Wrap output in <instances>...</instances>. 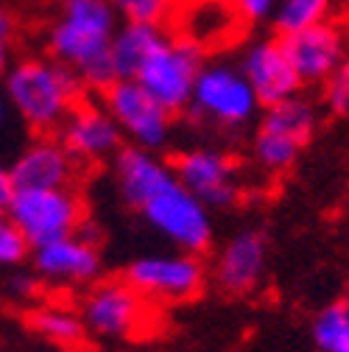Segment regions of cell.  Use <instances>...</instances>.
Wrapping results in <instances>:
<instances>
[{
  "mask_svg": "<svg viewBox=\"0 0 349 352\" xmlns=\"http://www.w3.org/2000/svg\"><path fill=\"white\" fill-rule=\"evenodd\" d=\"M115 185L123 201L135 207L173 249L204 254L212 246L210 207L177 179L173 168L157 151L120 148L115 157Z\"/></svg>",
  "mask_w": 349,
  "mask_h": 352,
  "instance_id": "1",
  "label": "cell"
},
{
  "mask_svg": "<svg viewBox=\"0 0 349 352\" xmlns=\"http://www.w3.org/2000/svg\"><path fill=\"white\" fill-rule=\"evenodd\" d=\"M120 17L109 0H56L45 31L48 56L78 76L84 90L104 93L117 78L112 65V39Z\"/></svg>",
  "mask_w": 349,
  "mask_h": 352,
  "instance_id": "2",
  "label": "cell"
},
{
  "mask_svg": "<svg viewBox=\"0 0 349 352\" xmlns=\"http://www.w3.org/2000/svg\"><path fill=\"white\" fill-rule=\"evenodd\" d=\"M9 109L36 135H54L73 107L84 98V84L76 73L51 56H17L0 78Z\"/></svg>",
  "mask_w": 349,
  "mask_h": 352,
  "instance_id": "3",
  "label": "cell"
},
{
  "mask_svg": "<svg viewBox=\"0 0 349 352\" xmlns=\"http://www.w3.org/2000/svg\"><path fill=\"white\" fill-rule=\"evenodd\" d=\"M6 218L23 232L31 249L84 230V201L73 188L12 190Z\"/></svg>",
  "mask_w": 349,
  "mask_h": 352,
  "instance_id": "4",
  "label": "cell"
},
{
  "mask_svg": "<svg viewBox=\"0 0 349 352\" xmlns=\"http://www.w3.org/2000/svg\"><path fill=\"white\" fill-rule=\"evenodd\" d=\"M260 109V101L251 84L240 73V67L229 62H204L188 112L218 129H240L246 126Z\"/></svg>",
  "mask_w": 349,
  "mask_h": 352,
  "instance_id": "5",
  "label": "cell"
},
{
  "mask_svg": "<svg viewBox=\"0 0 349 352\" xmlns=\"http://www.w3.org/2000/svg\"><path fill=\"white\" fill-rule=\"evenodd\" d=\"M123 280L146 302H190L207 288V266L201 254L157 252L128 263Z\"/></svg>",
  "mask_w": 349,
  "mask_h": 352,
  "instance_id": "6",
  "label": "cell"
},
{
  "mask_svg": "<svg viewBox=\"0 0 349 352\" xmlns=\"http://www.w3.org/2000/svg\"><path fill=\"white\" fill-rule=\"evenodd\" d=\"M104 109L117 123L123 140L135 148L159 151L173 131V112H168L135 78H115L101 93Z\"/></svg>",
  "mask_w": 349,
  "mask_h": 352,
  "instance_id": "7",
  "label": "cell"
},
{
  "mask_svg": "<svg viewBox=\"0 0 349 352\" xmlns=\"http://www.w3.org/2000/svg\"><path fill=\"white\" fill-rule=\"evenodd\" d=\"M87 333L95 338H135L151 324L148 302L126 280H98L87 288L78 305Z\"/></svg>",
  "mask_w": 349,
  "mask_h": 352,
  "instance_id": "8",
  "label": "cell"
},
{
  "mask_svg": "<svg viewBox=\"0 0 349 352\" xmlns=\"http://www.w3.org/2000/svg\"><path fill=\"white\" fill-rule=\"evenodd\" d=\"M201 67H204V51H199L188 39L170 31V36L140 65L135 81H140L168 112L179 115L188 112Z\"/></svg>",
  "mask_w": 349,
  "mask_h": 352,
  "instance_id": "9",
  "label": "cell"
},
{
  "mask_svg": "<svg viewBox=\"0 0 349 352\" xmlns=\"http://www.w3.org/2000/svg\"><path fill=\"white\" fill-rule=\"evenodd\" d=\"M177 179L210 210L229 207L240 196L238 165L227 151L218 148H188L170 162Z\"/></svg>",
  "mask_w": 349,
  "mask_h": 352,
  "instance_id": "10",
  "label": "cell"
},
{
  "mask_svg": "<svg viewBox=\"0 0 349 352\" xmlns=\"http://www.w3.org/2000/svg\"><path fill=\"white\" fill-rule=\"evenodd\" d=\"M34 257V274L36 280L48 283V285H59V288H78V285H93L101 277V254L98 246L90 235H84L81 230L42 243L36 249H31Z\"/></svg>",
  "mask_w": 349,
  "mask_h": 352,
  "instance_id": "11",
  "label": "cell"
},
{
  "mask_svg": "<svg viewBox=\"0 0 349 352\" xmlns=\"http://www.w3.org/2000/svg\"><path fill=\"white\" fill-rule=\"evenodd\" d=\"M56 140L76 162L115 160L123 148V135L101 101L81 98L56 131Z\"/></svg>",
  "mask_w": 349,
  "mask_h": 352,
  "instance_id": "12",
  "label": "cell"
},
{
  "mask_svg": "<svg viewBox=\"0 0 349 352\" xmlns=\"http://www.w3.org/2000/svg\"><path fill=\"white\" fill-rule=\"evenodd\" d=\"M168 28L207 54L235 42L246 23L232 0H182L173 6Z\"/></svg>",
  "mask_w": 349,
  "mask_h": 352,
  "instance_id": "13",
  "label": "cell"
},
{
  "mask_svg": "<svg viewBox=\"0 0 349 352\" xmlns=\"http://www.w3.org/2000/svg\"><path fill=\"white\" fill-rule=\"evenodd\" d=\"M280 42L302 84H324L346 59L344 34L333 23H319L296 34H282Z\"/></svg>",
  "mask_w": 349,
  "mask_h": 352,
  "instance_id": "14",
  "label": "cell"
},
{
  "mask_svg": "<svg viewBox=\"0 0 349 352\" xmlns=\"http://www.w3.org/2000/svg\"><path fill=\"white\" fill-rule=\"evenodd\" d=\"M240 73L251 84V90L260 101V107H274L285 98L299 96L302 78L296 76L293 65L288 62L282 42L277 39H257L243 51Z\"/></svg>",
  "mask_w": 349,
  "mask_h": 352,
  "instance_id": "15",
  "label": "cell"
},
{
  "mask_svg": "<svg viewBox=\"0 0 349 352\" xmlns=\"http://www.w3.org/2000/svg\"><path fill=\"white\" fill-rule=\"evenodd\" d=\"M76 165L78 162L65 151V146L56 138H36L9 165L12 190L70 188L76 179Z\"/></svg>",
  "mask_w": 349,
  "mask_h": 352,
  "instance_id": "16",
  "label": "cell"
},
{
  "mask_svg": "<svg viewBox=\"0 0 349 352\" xmlns=\"http://www.w3.org/2000/svg\"><path fill=\"white\" fill-rule=\"evenodd\" d=\"M266 260H269V243L263 232L257 230L235 232L215 257L212 266L215 285L232 296H243L254 291L260 280H263Z\"/></svg>",
  "mask_w": 349,
  "mask_h": 352,
  "instance_id": "17",
  "label": "cell"
},
{
  "mask_svg": "<svg viewBox=\"0 0 349 352\" xmlns=\"http://www.w3.org/2000/svg\"><path fill=\"white\" fill-rule=\"evenodd\" d=\"M170 36L168 25L151 23H120L112 39V65L117 78H135L140 65Z\"/></svg>",
  "mask_w": 349,
  "mask_h": 352,
  "instance_id": "18",
  "label": "cell"
},
{
  "mask_svg": "<svg viewBox=\"0 0 349 352\" xmlns=\"http://www.w3.org/2000/svg\"><path fill=\"white\" fill-rule=\"evenodd\" d=\"M316 123H319L316 109L302 96H293V98H285V101H280L274 107H266L263 118H260V129L274 131V135H282V138L299 143L302 148L311 143L313 131H316Z\"/></svg>",
  "mask_w": 349,
  "mask_h": 352,
  "instance_id": "19",
  "label": "cell"
},
{
  "mask_svg": "<svg viewBox=\"0 0 349 352\" xmlns=\"http://www.w3.org/2000/svg\"><path fill=\"white\" fill-rule=\"evenodd\" d=\"M31 327L48 338L51 344L56 346H65V349H78L84 346L87 341V327L81 322V314L73 311V307H65V305H45V307H36L31 314Z\"/></svg>",
  "mask_w": 349,
  "mask_h": 352,
  "instance_id": "20",
  "label": "cell"
},
{
  "mask_svg": "<svg viewBox=\"0 0 349 352\" xmlns=\"http://www.w3.org/2000/svg\"><path fill=\"white\" fill-rule=\"evenodd\" d=\"M333 0H277L274 9V25L282 34H296L304 28H313L319 23H327Z\"/></svg>",
  "mask_w": 349,
  "mask_h": 352,
  "instance_id": "21",
  "label": "cell"
},
{
  "mask_svg": "<svg viewBox=\"0 0 349 352\" xmlns=\"http://www.w3.org/2000/svg\"><path fill=\"white\" fill-rule=\"evenodd\" d=\"M302 154V146L282 138V135H274V131H266V129H257L254 135V162L263 168L266 173H285L296 165Z\"/></svg>",
  "mask_w": 349,
  "mask_h": 352,
  "instance_id": "22",
  "label": "cell"
},
{
  "mask_svg": "<svg viewBox=\"0 0 349 352\" xmlns=\"http://www.w3.org/2000/svg\"><path fill=\"white\" fill-rule=\"evenodd\" d=\"M313 341L319 352H349V314L344 305H330L313 319Z\"/></svg>",
  "mask_w": 349,
  "mask_h": 352,
  "instance_id": "23",
  "label": "cell"
},
{
  "mask_svg": "<svg viewBox=\"0 0 349 352\" xmlns=\"http://www.w3.org/2000/svg\"><path fill=\"white\" fill-rule=\"evenodd\" d=\"M109 6L120 17V23H151L168 25L173 14L170 0H109Z\"/></svg>",
  "mask_w": 349,
  "mask_h": 352,
  "instance_id": "24",
  "label": "cell"
},
{
  "mask_svg": "<svg viewBox=\"0 0 349 352\" xmlns=\"http://www.w3.org/2000/svg\"><path fill=\"white\" fill-rule=\"evenodd\" d=\"M31 254V243L23 238V232L9 221L0 218V269H12Z\"/></svg>",
  "mask_w": 349,
  "mask_h": 352,
  "instance_id": "25",
  "label": "cell"
},
{
  "mask_svg": "<svg viewBox=\"0 0 349 352\" xmlns=\"http://www.w3.org/2000/svg\"><path fill=\"white\" fill-rule=\"evenodd\" d=\"M324 104L335 115H346L349 112V56L324 81Z\"/></svg>",
  "mask_w": 349,
  "mask_h": 352,
  "instance_id": "26",
  "label": "cell"
},
{
  "mask_svg": "<svg viewBox=\"0 0 349 352\" xmlns=\"http://www.w3.org/2000/svg\"><path fill=\"white\" fill-rule=\"evenodd\" d=\"M240 20L246 25H257V23H266L274 17L277 9V0H232Z\"/></svg>",
  "mask_w": 349,
  "mask_h": 352,
  "instance_id": "27",
  "label": "cell"
},
{
  "mask_svg": "<svg viewBox=\"0 0 349 352\" xmlns=\"http://www.w3.org/2000/svg\"><path fill=\"white\" fill-rule=\"evenodd\" d=\"M14 59H17L14 56V23L3 12L0 14V78L6 76V70L12 67Z\"/></svg>",
  "mask_w": 349,
  "mask_h": 352,
  "instance_id": "28",
  "label": "cell"
},
{
  "mask_svg": "<svg viewBox=\"0 0 349 352\" xmlns=\"http://www.w3.org/2000/svg\"><path fill=\"white\" fill-rule=\"evenodd\" d=\"M12 196V179H9V168L0 162V218H6V204Z\"/></svg>",
  "mask_w": 349,
  "mask_h": 352,
  "instance_id": "29",
  "label": "cell"
},
{
  "mask_svg": "<svg viewBox=\"0 0 349 352\" xmlns=\"http://www.w3.org/2000/svg\"><path fill=\"white\" fill-rule=\"evenodd\" d=\"M9 118V101H6V93H3V87H0V126L6 123Z\"/></svg>",
  "mask_w": 349,
  "mask_h": 352,
  "instance_id": "30",
  "label": "cell"
},
{
  "mask_svg": "<svg viewBox=\"0 0 349 352\" xmlns=\"http://www.w3.org/2000/svg\"><path fill=\"white\" fill-rule=\"evenodd\" d=\"M344 307H346V314H349V285H346V294H344V302H341Z\"/></svg>",
  "mask_w": 349,
  "mask_h": 352,
  "instance_id": "31",
  "label": "cell"
},
{
  "mask_svg": "<svg viewBox=\"0 0 349 352\" xmlns=\"http://www.w3.org/2000/svg\"><path fill=\"white\" fill-rule=\"evenodd\" d=\"M170 3H173V6H177V3H182V0H170Z\"/></svg>",
  "mask_w": 349,
  "mask_h": 352,
  "instance_id": "32",
  "label": "cell"
},
{
  "mask_svg": "<svg viewBox=\"0 0 349 352\" xmlns=\"http://www.w3.org/2000/svg\"><path fill=\"white\" fill-rule=\"evenodd\" d=\"M3 12H6V9H3V6H0V14H3Z\"/></svg>",
  "mask_w": 349,
  "mask_h": 352,
  "instance_id": "33",
  "label": "cell"
}]
</instances>
